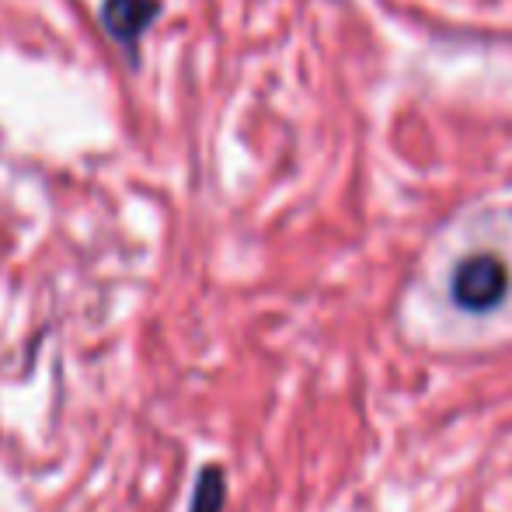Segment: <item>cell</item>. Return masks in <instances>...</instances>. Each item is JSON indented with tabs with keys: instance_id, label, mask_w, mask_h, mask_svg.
Segmentation results:
<instances>
[{
	"instance_id": "7a4b0ae2",
	"label": "cell",
	"mask_w": 512,
	"mask_h": 512,
	"mask_svg": "<svg viewBox=\"0 0 512 512\" xmlns=\"http://www.w3.org/2000/svg\"><path fill=\"white\" fill-rule=\"evenodd\" d=\"M164 0H102V21L105 35L126 53L129 67H140V42L161 18Z\"/></svg>"
},
{
	"instance_id": "3957f363",
	"label": "cell",
	"mask_w": 512,
	"mask_h": 512,
	"mask_svg": "<svg viewBox=\"0 0 512 512\" xmlns=\"http://www.w3.org/2000/svg\"><path fill=\"white\" fill-rule=\"evenodd\" d=\"M227 506V474L220 464H206L192 485L189 512H223Z\"/></svg>"
},
{
	"instance_id": "6da1fadb",
	"label": "cell",
	"mask_w": 512,
	"mask_h": 512,
	"mask_svg": "<svg viewBox=\"0 0 512 512\" xmlns=\"http://www.w3.org/2000/svg\"><path fill=\"white\" fill-rule=\"evenodd\" d=\"M509 269L492 251H474L450 276V300L464 314H492L509 297Z\"/></svg>"
}]
</instances>
